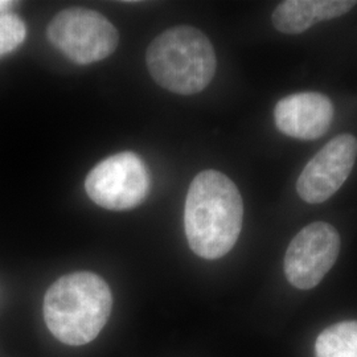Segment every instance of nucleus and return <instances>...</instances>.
<instances>
[{
	"instance_id": "nucleus-5",
	"label": "nucleus",
	"mask_w": 357,
	"mask_h": 357,
	"mask_svg": "<svg viewBox=\"0 0 357 357\" xmlns=\"http://www.w3.org/2000/svg\"><path fill=\"white\" fill-rule=\"evenodd\" d=\"M85 190L90 199L105 209L128 211L146 199L150 176L137 153H115L90 171Z\"/></svg>"
},
{
	"instance_id": "nucleus-11",
	"label": "nucleus",
	"mask_w": 357,
	"mask_h": 357,
	"mask_svg": "<svg viewBox=\"0 0 357 357\" xmlns=\"http://www.w3.org/2000/svg\"><path fill=\"white\" fill-rule=\"evenodd\" d=\"M26 38V26L15 13L0 15V59L17 50Z\"/></svg>"
},
{
	"instance_id": "nucleus-8",
	"label": "nucleus",
	"mask_w": 357,
	"mask_h": 357,
	"mask_svg": "<svg viewBox=\"0 0 357 357\" xmlns=\"http://www.w3.org/2000/svg\"><path fill=\"white\" fill-rule=\"evenodd\" d=\"M333 105L320 93H295L275 105L274 119L278 130L287 137L314 141L323 137L331 126Z\"/></svg>"
},
{
	"instance_id": "nucleus-2",
	"label": "nucleus",
	"mask_w": 357,
	"mask_h": 357,
	"mask_svg": "<svg viewBox=\"0 0 357 357\" xmlns=\"http://www.w3.org/2000/svg\"><path fill=\"white\" fill-rule=\"evenodd\" d=\"M113 295L102 278L89 271L66 274L44 298V319L52 335L66 345L93 342L107 323Z\"/></svg>"
},
{
	"instance_id": "nucleus-9",
	"label": "nucleus",
	"mask_w": 357,
	"mask_h": 357,
	"mask_svg": "<svg viewBox=\"0 0 357 357\" xmlns=\"http://www.w3.org/2000/svg\"><path fill=\"white\" fill-rule=\"evenodd\" d=\"M355 6L356 1L349 0H286L273 13V24L282 33L296 35L349 13Z\"/></svg>"
},
{
	"instance_id": "nucleus-3",
	"label": "nucleus",
	"mask_w": 357,
	"mask_h": 357,
	"mask_svg": "<svg viewBox=\"0 0 357 357\" xmlns=\"http://www.w3.org/2000/svg\"><path fill=\"white\" fill-rule=\"evenodd\" d=\"M150 75L162 88L181 96L204 90L216 73V53L204 33L190 26L169 28L146 53Z\"/></svg>"
},
{
	"instance_id": "nucleus-7",
	"label": "nucleus",
	"mask_w": 357,
	"mask_h": 357,
	"mask_svg": "<svg viewBox=\"0 0 357 357\" xmlns=\"http://www.w3.org/2000/svg\"><path fill=\"white\" fill-rule=\"evenodd\" d=\"M357 158V139L342 134L328 142L305 167L296 191L308 204L328 200L347 181Z\"/></svg>"
},
{
	"instance_id": "nucleus-12",
	"label": "nucleus",
	"mask_w": 357,
	"mask_h": 357,
	"mask_svg": "<svg viewBox=\"0 0 357 357\" xmlns=\"http://www.w3.org/2000/svg\"><path fill=\"white\" fill-rule=\"evenodd\" d=\"M13 1H8V0H0V15L7 13V11L13 7Z\"/></svg>"
},
{
	"instance_id": "nucleus-4",
	"label": "nucleus",
	"mask_w": 357,
	"mask_h": 357,
	"mask_svg": "<svg viewBox=\"0 0 357 357\" xmlns=\"http://www.w3.org/2000/svg\"><path fill=\"white\" fill-rule=\"evenodd\" d=\"M47 33L56 50L79 65L102 61L116 50L119 41L118 31L103 15L82 7L57 13Z\"/></svg>"
},
{
	"instance_id": "nucleus-10",
	"label": "nucleus",
	"mask_w": 357,
	"mask_h": 357,
	"mask_svg": "<svg viewBox=\"0 0 357 357\" xmlns=\"http://www.w3.org/2000/svg\"><path fill=\"white\" fill-rule=\"evenodd\" d=\"M317 357H357V321H342L326 328L315 343Z\"/></svg>"
},
{
	"instance_id": "nucleus-6",
	"label": "nucleus",
	"mask_w": 357,
	"mask_h": 357,
	"mask_svg": "<svg viewBox=\"0 0 357 357\" xmlns=\"http://www.w3.org/2000/svg\"><path fill=\"white\" fill-rule=\"evenodd\" d=\"M340 252V236L327 222H312L301 230L284 255L287 281L299 290L318 286L335 265Z\"/></svg>"
},
{
	"instance_id": "nucleus-1",
	"label": "nucleus",
	"mask_w": 357,
	"mask_h": 357,
	"mask_svg": "<svg viewBox=\"0 0 357 357\" xmlns=\"http://www.w3.org/2000/svg\"><path fill=\"white\" fill-rule=\"evenodd\" d=\"M243 204L227 175L208 169L192 180L184 206V228L192 252L205 259L228 255L243 228Z\"/></svg>"
}]
</instances>
